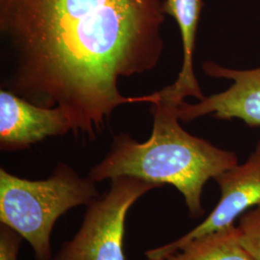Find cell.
Here are the masks:
<instances>
[{
  "label": "cell",
  "mask_w": 260,
  "mask_h": 260,
  "mask_svg": "<svg viewBox=\"0 0 260 260\" xmlns=\"http://www.w3.org/2000/svg\"><path fill=\"white\" fill-rule=\"evenodd\" d=\"M242 247L252 260H260V205L243 214L237 225Z\"/></svg>",
  "instance_id": "obj_10"
},
{
  "label": "cell",
  "mask_w": 260,
  "mask_h": 260,
  "mask_svg": "<svg viewBox=\"0 0 260 260\" xmlns=\"http://www.w3.org/2000/svg\"><path fill=\"white\" fill-rule=\"evenodd\" d=\"M164 0H0V34L12 54L7 89L59 108L75 134L94 139L124 104L120 80L150 72L164 48Z\"/></svg>",
  "instance_id": "obj_1"
},
{
  "label": "cell",
  "mask_w": 260,
  "mask_h": 260,
  "mask_svg": "<svg viewBox=\"0 0 260 260\" xmlns=\"http://www.w3.org/2000/svg\"><path fill=\"white\" fill-rule=\"evenodd\" d=\"M90 177L64 163L44 180H29L0 169V223L30 244L36 260H51L50 237L57 220L70 209L100 197Z\"/></svg>",
  "instance_id": "obj_3"
},
{
  "label": "cell",
  "mask_w": 260,
  "mask_h": 260,
  "mask_svg": "<svg viewBox=\"0 0 260 260\" xmlns=\"http://www.w3.org/2000/svg\"><path fill=\"white\" fill-rule=\"evenodd\" d=\"M203 69L206 75L232 79L233 84L222 93L205 96L195 104L182 102L177 108L179 120L193 121L213 114L220 120L236 118L251 127L260 126V68L240 71L205 62Z\"/></svg>",
  "instance_id": "obj_6"
},
{
  "label": "cell",
  "mask_w": 260,
  "mask_h": 260,
  "mask_svg": "<svg viewBox=\"0 0 260 260\" xmlns=\"http://www.w3.org/2000/svg\"><path fill=\"white\" fill-rule=\"evenodd\" d=\"M203 6L202 0H164L163 3L164 14L176 19L180 30L183 62L177 80L157 93L161 99L176 105L184 102L187 96L199 101L205 99L193 69L196 37Z\"/></svg>",
  "instance_id": "obj_8"
},
{
  "label": "cell",
  "mask_w": 260,
  "mask_h": 260,
  "mask_svg": "<svg viewBox=\"0 0 260 260\" xmlns=\"http://www.w3.org/2000/svg\"><path fill=\"white\" fill-rule=\"evenodd\" d=\"M21 235L15 230L2 224L0 226V260H18Z\"/></svg>",
  "instance_id": "obj_11"
},
{
  "label": "cell",
  "mask_w": 260,
  "mask_h": 260,
  "mask_svg": "<svg viewBox=\"0 0 260 260\" xmlns=\"http://www.w3.org/2000/svg\"><path fill=\"white\" fill-rule=\"evenodd\" d=\"M177 108L158 95L157 102L150 104L153 125L149 139L140 143L128 134L114 135L110 150L88 177L94 182L138 177L160 187L174 186L183 196L190 216L202 217L205 183L238 165V157L183 129Z\"/></svg>",
  "instance_id": "obj_2"
},
{
  "label": "cell",
  "mask_w": 260,
  "mask_h": 260,
  "mask_svg": "<svg viewBox=\"0 0 260 260\" xmlns=\"http://www.w3.org/2000/svg\"><path fill=\"white\" fill-rule=\"evenodd\" d=\"M214 179L220 188L221 198L213 211L176 241L146 251L148 259H165L187 243L235 224L237 218L260 205V141L244 164L224 171Z\"/></svg>",
  "instance_id": "obj_5"
},
{
  "label": "cell",
  "mask_w": 260,
  "mask_h": 260,
  "mask_svg": "<svg viewBox=\"0 0 260 260\" xmlns=\"http://www.w3.org/2000/svg\"><path fill=\"white\" fill-rule=\"evenodd\" d=\"M160 186L138 177L111 179L109 190L87 207L75 237L63 244L51 260H125V218L140 198Z\"/></svg>",
  "instance_id": "obj_4"
},
{
  "label": "cell",
  "mask_w": 260,
  "mask_h": 260,
  "mask_svg": "<svg viewBox=\"0 0 260 260\" xmlns=\"http://www.w3.org/2000/svg\"><path fill=\"white\" fill-rule=\"evenodd\" d=\"M72 131L68 116L59 108L30 103L6 89L0 91V148L5 151L27 149L48 137Z\"/></svg>",
  "instance_id": "obj_7"
},
{
  "label": "cell",
  "mask_w": 260,
  "mask_h": 260,
  "mask_svg": "<svg viewBox=\"0 0 260 260\" xmlns=\"http://www.w3.org/2000/svg\"><path fill=\"white\" fill-rule=\"evenodd\" d=\"M163 260H252L242 247L235 224L199 237Z\"/></svg>",
  "instance_id": "obj_9"
}]
</instances>
